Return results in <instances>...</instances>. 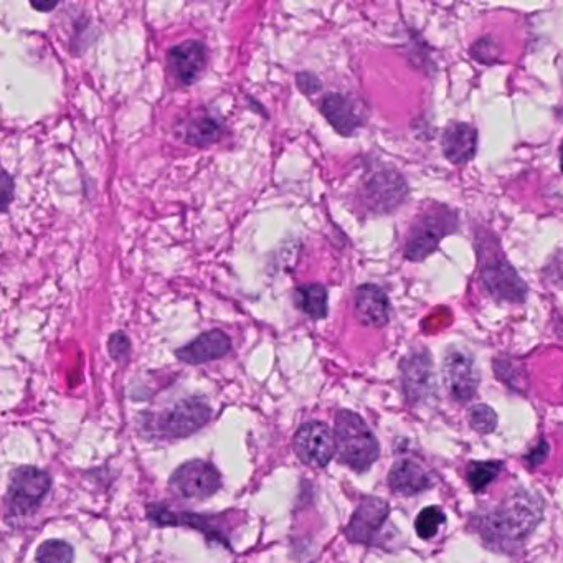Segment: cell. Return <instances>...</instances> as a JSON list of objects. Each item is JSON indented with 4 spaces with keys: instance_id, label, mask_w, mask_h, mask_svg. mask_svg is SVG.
Returning a JSON list of instances; mask_svg holds the SVG:
<instances>
[{
    "instance_id": "24",
    "label": "cell",
    "mask_w": 563,
    "mask_h": 563,
    "mask_svg": "<svg viewBox=\"0 0 563 563\" xmlns=\"http://www.w3.org/2000/svg\"><path fill=\"white\" fill-rule=\"evenodd\" d=\"M469 425L478 433H491L497 425L496 413L488 405H474L469 408Z\"/></svg>"
},
{
    "instance_id": "3",
    "label": "cell",
    "mask_w": 563,
    "mask_h": 563,
    "mask_svg": "<svg viewBox=\"0 0 563 563\" xmlns=\"http://www.w3.org/2000/svg\"><path fill=\"white\" fill-rule=\"evenodd\" d=\"M458 228V217L453 210L438 207L428 210L413 223L405 243V258L410 261H423L438 248L446 235Z\"/></svg>"
},
{
    "instance_id": "10",
    "label": "cell",
    "mask_w": 563,
    "mask_h": 563,
    "mask_svg": "<svg viewBox=\"0 0 563 563\" xmlns=\"http://www.w3.org/2000/svg\"><path fill=\"white\" fill-rule=\"evenodd\" d=\"M390 516L388 502L380 497H365L355 509L346 537L352 544L374 545L380 530Z\"/></svg>"
},
{
    "instance_id": "15",
    "label": "cell",
    "mask_w": 563,
    "mask_h": 563,
    "mask_svg": "<svg viewBox=\"0 0 563 563\" xmlns=\"http://www.w3.org/2000/svg\"><path fill=\"white\" fill-rule=\"evenodd\" d=\"M232 351V339L220 329L204 332L187 346L180 347L176 351V357L180 362L189 365H200L220 360Z\"/></svg>"
},
{
    "instance_id": "20",
    "label": "cell",
    "mask_w": 563,
    "mask_h": 563,
    "mask_svg": "<svg viewBox=\"0 0 563 563\" xmlns=\"http://www.w3.org/2000/svg\"><path fill=\"white\" fill-rule=\"evenodd\" d=\"M329 294L326 286L319 283L303 284L294 291V304L301 313L311 319H326L329 313Z\"/></svg>"
},
{
    "instance_id": "18",
    "label": "cell",
    "mask_w": 563,
    "mask_h": 563,
    "mask_svg": "<svg viewBox=\"0 0 563 563\" xmlns=\"http://www.w3.org/2000/svg\"><path fill=\"white\" fill-rule=\"evenodd\" d=\"M388 484L393 493L415 496L433 486L431 476L423 466L412 459H400L388 473Z\"/></svg>"
},
{
    "instance_id": "2",
    "label": "cell",
    "mask_w": 563,
    "mask_h": 563,
    "mask_svg": "<svg viewBox=\"0 0 563 563\" xmlns=\"http://www.w3.org/2000/svg\"><path fill=\"white\" fill-rule=\"evenodd\" d=\"M334 438L341 463L354 471H367L379 459V441L367 423L351 410L337 412Z\"/></svg>"
},
{
    "instance_id": "16",
    "label": "cell",
    "mask_w": 563,
    "mask_h": 563,
    "mask_svg": "<svg viewBox=\"0 0 563 563\" xmlns=\"http://www.w3.org/2000/svg\"><path fill=\"white\" fill-rule=\"evenodd\" d=\"M354 313L364 326L384 327L390 319V301L377 284H362L355 291Z\"/></svg>"
},
{
    "instance_id": "21",
    "label": "cell",
    "mask_w": 563,
    "mask_h": 563,
    "mask_svg": "<svg viewBox=\"0 0 563 563\" xmlns=\"http://www.w3.org/2000/svg\"><path fill=\"white\" fill-rule=\"evenodd\" d=\"M499 461H473L468 466V483L474 493H481L501 473Z\"/></svg>"
},
{
    "instance_id": "7",
    "label": "cell",
    "mask_w": 563,
    "mask_h": 563,
    "mask_svg": "<svg viewBox=\"0 0 563 563\" xmlns=\"http://www.w3.org/2000/svg\"><path fill=\"white\" fill-rule=\"evenodd\" d=\"M294 451L303 463L324 468L337 453L334 431L326 423H304L294 435Z\"/></svg>"
},
{
    "instance_id": "22",
    "label": "cell",
    "mask_w": 563,
    "mask_h": 563,
    "mask_svg": "<svg viewBox=\"0 0 563 563\" xmlns=\"http://www.w3.org/2000/svg\"><path fill=\"white\" fill-rule=\"evenodd\" d=\"M73 559L75 552L63 540H47L37 550L38 563H71Z\"/></svg>"
},
{
    "instance_id": "19",
    "label": "cell",
    "mask_w": 563,
    "mask_h": 563,
    "mask_svg": "<svg viewBox=\"0 0 563 563\" xmlns=\"http://www.w3.org/2000/svg\"><path fill=\"white\" fill-rule=\"evenodd\" d=\"M182 133L190 146L207 147L222 139L225 128L212 116H195L185 121Z\"/></svg>"
},
{
    "instance_id": "5",
    "label": "cell",
    "mask_w": 563,
    "mask_h": 563,
    "mask_svg": "<svg viewBox=\"0 0 563 563\" xmlns=\"http://www.w3.org/2000/svg\"><path fill=\"white\" fill-rule=\"evenodd\" d=\"M481 284L497 301L521 304L527 296L526 283L499 250L481 263Z\"/></svg>"
},
{
    "instance_id": "28",
    "label": "cell",
    "mask_w": 563,
    "mask_h": 563,
    "mask_svg": "<svg viewBox=\"0 0 563 563\" xmlns=\"http://www.w3.org/2000/svg\"><path fill=\"white\" fill-rule=\"evenodd\" d=\"M0 199H2V212L7 213L10 202L14 199V177L9 172H2L0 180Z\"/></svg>"
},
{
    "instance_id": "29",
    "label": "cell",
    "mask_w": 563,
    "mask_h": 563,
    "mask_svg": "<svg viewBox=\"0 0 563 563\" xmlns=\"http://www.w3.org/2000/svg\"><path fill=\"white\" fill-rule=\"evenodd\" d=\"M547 455H549V446H547L545 441H540V445L537 446L534 451H530L529 455L526 456V461L529 463V466L535 468V466L544 463Z\"/></svg>"
},
{
    "instance_id": "25",
    "label": "cell",
    "mask_w": 563,
    "mask_h": 563,
    "mask_svg": "<svg viewBox=\"0 0 563 563\" xmlns=\"http://www.w3.org/2000/svg\"><path fill=\"white\" fill-rule=\"evenodd\" d=\"M471 57L484 65H494L499 60V47L491 37L479 38L471 47Z\"/></svg>"
},
{
    "instance_id": "12",
    "label": "cell",
    "mask_w": 563,
    "mask_h": 563,
    "mask_svg": "<svg viewBox=\"0 0 563 563\" xmlns=\"http://www.w3.org/2000/svg\"><path fill=\"white\" fill-rule=\"evenodd\" d=\"M402 384L408 402L420 403L435 392L433 364L431 355L426 351H413L402 360Z\"/></svg>"
},
{
    "instance_id": "14",
    "label": "cell",
    "mask_w": 563,
    "mask_h": 563,
    "mask_svg": "<svg viewBox=\"0 0 563 563\" xmlns=\"http://www.w3.org/2000/svg\"><path fill=\"white\" fill-rule=\"evenodd\" d=\"M319 109L327 123L336 129V133L346 138L354 136L355 131L364 126V108L351 96L329 93L322 98Z\"/></svg>"
},
{
    "instance_id": "26",
    "label": "cell",
    "mask_w": 563,
    "mask_h": 563,
    "mask_svg": "<svg viewBox=\"0 0 563 563\" xmlns=\"http://www.w3.org/2000/svg\"><path fill=\"white\" fill-rule=\"evenodd\" d=\"M108 351L114 360L121 362V360L128 359L129 352H131L129 337L124 332H114L113 336L109 337Z\"/></svg>"
},
{
    "instance_id": "13",
    "label": "cell",
    "mask_w": 563,
    "mask_h": 563,
    "mask_svg": "<svg viewBox=\"0 0 563 563\" xmlns=\"http://www.w3.org/2000/svg\"><path fill=\"white\" fill-rule=\"evenodd\" d=\"M407 197V184L397 171L375 172L364 185V199L369 209L390 212Z\"/></svg>"
},
{
    "instance_id": "4",
    "label": "cell",
    "mask_w": 563,
    "mask_h": 563,
    "mask_svg": "<svg viewBox=\"0 0 563 563\" xmlns=\"http://www.w3.org/2000/svg\"><path fill=\"white\" fill-rule=\"evenodd\" d=\"M50 488H52V478L42 469L34 466L15 469L10 476L9 493H7L10 514L25 516L35 511L50 493Z\"/></svg>"
},
{
    "instance_id": "27",
    "label": "cell",
    "mask_w": 563,
    "mask_h": 563,
    "mask_svg": "<svg viewBox=\"0 0 563 563\" xmlns=\"http://www.w3.org/2000/svg\"><path fill=\"white\" fill-rule=\"evenodd\" d=\"M296 85H298L301 93L308 96L314 95L317 91H321L322 88L321 80H319L316 75H313V73H309V71L298 73V76H296Z\"/></svg>"
},
{
    "instance_id": "8",
    "label": "cell",
    "mask_w": 563,
    "mask_h": 563,
    "mask_svg": "<svg viewBox=\"0 0 563 563\" xmlns=\"http://www.w3.org/2000/svg\"><path fill=\"white\" fill-rule=\"evenodd\" d=\"M209 420V405L197 398H190L159 415L157 430L159 435L166 438H184L202 428Z\"/></svg>"
},
{
    "instance_id": "30",
    "label": "cell",
    "mask_w": 563,
    "mask_h": 563,
    "mask_svg": "<svg viewBox=\"0 0 563 563\" xmlns=\"http://www.w3.org/2000/svg\"><path fill=\"white\" fill-rule=\"evenodd\" d=\"M57 5L58 2H40V4L32 2V7H34L35 10H40V12H50V10L55 9Z\"/></svg>"
},
{
    "instance_id": "31",
    "label": "cell",
    "mask_w": 563,
    "mask_h": 563,
    "mask_svg": "<svg viewBox=\"0 0 563 563\" xmlns=\"http://www.w3.org/2000/svg\"><path fill=\"white\" fill-rule=\"evenodd\" d=\"M562 164H563V161H562Z\"/></svg>"
},
{
    "instance_id": "1",
    "label": "cell",
    "mask_w": 563,
    "mask_h": 563,
    "mask_svg": "<svg viewBox=\"0 0 563 563\" xmlns=\"http://www.w3.org/2000/svg\"><path fill=\"white\" fill-rule=\"evenodd\" d=\"M540 519L542 502L537 494L517 491L493 511L481 514L474 524L484 540L497 547H509L532 534Z\"/></svg>"
},
{
    "instance_id": "6",
    "label": "cell",
    "mask_w": 563,
    "mask_h": 563,
    "mask_svg": "<svg viewBox=\"0 0 563 563\" xmlns=\"http://www.w3.org/2000/svg\"><path fill=\"white\" fill-rule=\"evenodd\" d=\"M171 489L184 499H207L222 488V478L215 466L194 459L182 464L171 476Z\"/></svg>"
},
{
    "instance_id": "9",
    "label": "cell",
    "mask_w": 563,
    "mask_h": 563,
    "mask_svg": "<svg viewBox=\"0 0 563 563\" xmlns=\"http://www.w3.org/2000/svg\"><path fill=\"white\" fill-rule=\"evenodd\" d=\"M209 63V48L200 40H185L167 52V67L174 80L182 86L197 83Z\"/></svg>"
},
{
    "instance_id": "11",
    "label": "cell",
    "mask_w": 563,
    "mask_h": 563,
    "mask_svg": "<svg viewBox=\"0 0 563 563\" xmlns=\"http://www.w3.org/2000/svg\"><path fill=\"white\" fill-rule=\"evenodd\" d=\"M446 388L458 402H468L476 395L479 374L474 359L466 352L451 349L443 364Z\"/></svg>"
},
{
    "instance_id": "17",
    "label": "cell",
    "mask_w": 563,
    "mask_h": 563,
    "mask_svg": "<svg viewBox=\"0 0 563 563\" xmlns=\"http://www.w3.org/2000/svg\"><path fill=\"white\" fill-rule=\"evenodd\" d=\"M443 154L453 164H466L478 151V131L468 123H451L443 133Z\"/></svg>"
},
{
    "instance_id": "23",
    "label": "cell",
    "mask_w": 563,
    "mask_h": 563,
    "mask_svg": "<svg viewBox=\"0 0 563 563\" xmlns=\"http://www.w3.org/2000/svg\"><path fill=\"white\" fill-rule=\"evenodd\" d=\"M445 521V512L441 511L440 507H425L418 514L417 521H415V530L422 539H431V537H435L436 532Z\"/></svg>"
}]
</instances>
